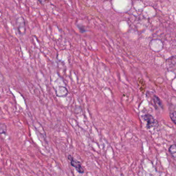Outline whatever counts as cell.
I'll return each instance as SVG.
<instances>
[{"instance_id": "obj_6", "label": "cell", "mask_w": 176, "mask_h": 176, "mask_svg": "<svg viewBox=\"0 0 176 176\" xmlns=\"http://www.w3.org/2000/svg\"><path fill=\"white\" fill-rule=\"evenodd\" d=\"M170 116L172 122L176 125V111H172L170 113Z\"/></svg>"}, {"instance_id": "obj_1", "label": "cell", "mask_w": 176, "mask_h": 176, "mask_svg": "<svg viewBox=\"0 0 176 176\" xmlns=\"http://www.w3.org/2000/svg\"><path fill=\"white\" fill-rule=\"evenodd\" d=\"M142 118L143 120L147 122V128L148 129H150L158 125V122L149 114H146Z\"/></svg>"}, {"instance_id": "obj_2", "label": "cell", "mask_w": 176, "mask_h": 176, "mask_svg": "<svg viewBox=\"0 0 176 176\" xmlns=\"http://www.w3.org/2000/svg\"><path fill=\"white\" fill-rule=\"evenodd\" d=\"M68 160L70 161L72 166L76 168V170L79 173L82 174L84 172V169L83 168L82 165H81V163L79 161L76 160L75 159H74L73 157H72L71 155H69L68 157Z\"/></svg>"}, {"instance_id": "obj_5", "label": "cell", "mask_w": 176, "mask_h": 176, "mask_svg": "<svg viewBox=\"0 0 176 176\" xmlns=\"http://www.w3.org/2000/svg\"><path fill=\"white\" fill-rule=\"evenodd\" d=\"M169 152L173 157H176V145L172 144L169 148Z\"/></svg>"}, {"instance_id": "obj_3", "label": "cell", "mask_w": 176, "mask_h": 176, "mask_svg": "<svg viewBox=\"0 0 176 176\" xmlns=\"http://www.w3.org/2000/svg\"><path fill=\"white\" fill-rule=\"evenodd\" d=\"M167 69L176 76V56H172L166 61Z\"/></svg>"}, {"instance_id": "obj_4", "label": "cell", "mask_w": 176, "mask_h": 176, "mask_svg": "<svg viewBox=\"0 0 176 176\" xmlns=\"http://www.w3.org/2000/svg\"><path fill=\"white\" fill-rule=\"evenodd\" d=\"M153 99H154V102L156 106H158L159 107L161 108H162L163 106H162V102L161 101L160 99L158 98V96L156 95H154L153 97Z\"/></svg>"}]
</instances>
